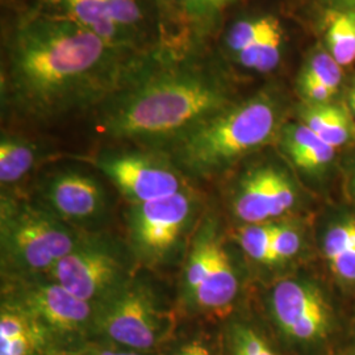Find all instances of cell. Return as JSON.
I'll return each mask as SVG.
<instances>
[{"label": "cell", "instance_id": "obj_1", "mask_svg": "<svg viewBox=\"0 0 355 355\" xmlns=\"http://www.w3.org/2000/svg\"><path fill=\"white\" fill-rule=\"evenodd\" d=\"M157 51L120 48L76 23L26 7L3 29V117L40 127L94 112L127 86Z\"/></svg>", "mask_w": 355, "mask_h": 355}, {"label": "cell", "instance_id": "obj_2", "mask_svg": "<svg viewBox=\"0 0 355 355\" xmlns=\"http://www.w3.org/2000/svg\"><path fill=\"white\" fill-rule=\"evenodd\" d=\"M233 73L207 44L162 46L127 86L92 112L95 132L119 145L164 150L241 98Z\"/></svg>", "mask_w": 355, "mask_h": 355}, {"label": "cell", "instance_id": "obj_3", "mask_svg": "<svg viewBox=\"0 0 355 355\" xmlns=\"http://www.w3.org/2000/svg\"><path fill=\"white\" fill-rule=\"evenodd\" d=\"M292 108L284 89L270 83L207 117L162 152L191 182L223 177L274 146Z\"/></svg>", "mask_w": 355, "mask_h": 355}, {"label": "cell", "instance_id": "obj_4", "mask_svg": "<svg viewBox=\"0 0 355 355\" xmlns=\"http://www.w3.org/2000/svg\"><path fill=\"white\" fill-rule=\"evenodd\" d=\"M257 315L284 355H338L347 345L352 320L333 286L304 268L271 280Z\"/></svg>", "mask_w": 355, "mask_h": 355}, {"label": "cell", "instance_id": "obj_5", "mask_svg": "<svg viewBox=\"0 0 355 355\" xmlns=\"http://www.w3.org/2000/svg\"><path fill=\"white\" fill-rule=\"evenodd\" d=\"M236 248L221 216L205 209L182 261L178 292L182 318L218 324L241 308L243 274Z\"/></svg>", "mask_w": 355, "mask_h": 355}, {"label": "cell", "instance_id": "obj_6", "mask_svg": "<svg viewBox=\"0 0 355 355\" xmlns=\"http://www.w3.org/2000/svg\"><path fill=\"white\" fill-rule=\"evenodd\" d=\"M83 236V232L67 225L32 196L16 191H1V279L48 275Z\"/></svg>", "mask_w": 355, "mask_h": 355}, {"label": "cell", "instance_id": "obj_7", "mask_svg": "<svg viewBox=\"0 0 355 355\" xmlns=\"http://www.w3.org/2000/svg\"><path fill=\"white\" fill-rule=\"evenodd\" d=\"M225 192L236 227L304 216L313 204L311 192L277 150L258 153L241 164Z\"/></svg>", "mask_w": 355, "mask_h": 355}, {"label": "cell", "instance_id": "obj_8", "mask_svg": "<svg viewBox=\"0 0 355 355\" xmlns=\"http://www.w3.org/2000/svg\"><path fill=\"white\" fill-rule=\"evenodd\" d=\"M205 211L192 186L174 195L129 205L125 241L141 270H164L183 261Z\"/></svg>", "mask_w": 355, "mask_h": 355}, {"label": "cell", "instance_id": "obj_9", "mask_svg": "<svg viewBox=\"0 0 355 355\" xmlns=\"http://www.w3.org/2000/svg\"><path fill=\"white\" fill-rule=\"evenodd\" d=\"M179 309L140 272L120 292L95 306L94 340L155 353L180 328Z\"/></svg>", "mask_w": 355, "mask_h": 355}, {"label": "cell", "instance_id": "obj_10", "mask_svg": "<svg viewBox=\"0 0 355 355\" xmlns=\"http://www.w3.org/2000/svg\"><path fill=\"white\" fill-rule=\"evenodd\" d=\"M28 8L86 28L130 51L162 48V29L153 0H32Z\"/></svg>", "mask_w": 355, "mask_h": 355}, {"label": "cell", "instance_id": "obj_11", "mask_svg": "<svg viewBox=\"0 0 355 355\" xmlns=\"http://www.w3.org/2000/svg\"><path fill=\"white\" fill-rule=\"evenodd\" d=\"M141 271L125 239L101 230L85 233L48 277L94 306L121 291Z\"/></svg>", "mask_w": 355, "mask_h": 355}, {"label": "cell", "instance_id": "obj_12", "mask_svg": "<svg viewBox=\"0 0 355 355\" xmlns=\"http://www.w3.org/2000/svg\"><path fill=\"white\" fill-rule=\"evenodd\" d=\"M23 308L57 345L74 352L94 340L95 306L79 299L48 275L1 279V297Z\"/></svg>", "mask_w": 355, "mask_h": 355}, {"label": "cell", "instance_id": "obj_13", "mask_svg": "<svg viewBox=\"0 0 355 355\" xmlns=\"http://www.w3.org/2000/svg\"><path fill=\"white\" fill-rule=\"evenodd\" d=\"M89 162L129 205L166 198L192 186L168 154L157 149L119 145L103 149Z\"/></svg>", "mask_w": 355, "mask_h": 355}, {"label": "cell", "instance_id": "obj_14", "mask_svg": "<svg viewBox=\"0 0 355 355\" xmlns=\"http://www.w3.org/2000/svg\"><path fill=\"white\" fill-rule=\"evenodd\" d=\"M67 225L83 233L104 230L111 200L99 178L78 167H60L41 174L31 195Z\"/></svg>", "mask_w": 355, "mask_h": 355}, {"label": "cell", "instance_id": "obj_15", "mask_svg": "<svg viewBox=\"0 0 355 355\" xmlns=\"http://www.w3.org/2000/svg\"><path fill=\"white\" fill-rule=\"evenodd\" d=\"M288 45V31L278 15L246 13L223 29L218 54L233 70L271 76L284 64Z\"/></svg>", "mask_w": 355, "mask_h": 355}, {"label": "cell", "instance_id": "obj_16", "mask_svg": "<svg viewBox=\"0 0 355 355\" xmlns=\"http://www.w3.org/2000/svg\"><path fill=\"white\" fill-rule=\"evenodd\" d=\"M315 253L330 284L355 296V207L345 203L324 208L313 220Z\"/></svg>", "mask_w": 355, "mask_h": 355}, {"label": "cell", "instance_id": "obj_17", "mask_svg": "<svg viewBox=\"0 0 355 355\" xmlns=\"http://www.w3.org/2000/svg\"><path fill=\"white\" fill-rule=\"evenodd\" d=\"M274 149L315 195L328 190L331 180L340 174L338 150L293 117L283 124Z\"/></svg>", "mask_w": 355, "mask_h": 355}, {"label": "cell", "instance_id": "obj_18", "mask_svg": "<svg viewBox=\"0 0 355 355\" xmlns=\"http://www.w3.org/2000/svg\"><path fill=\"white\" fill-rule=\"evenodd\" d=\"M346 74L325 48L318 44L306 53L295 79V94L299 102L308 104L343 99Z\"/></svg>", "mask_w": 355, "mask_h": 355}, {"label": "cell", "instance_id": "obj_19", "mask_svg": "<svg viewBox=\"0 0 355 355\" xmlns=\"http://www.w3.org/2000/svg\"><path fill=\"white\" fill-rule=\"evenodd\" d=\"M61 353L51 336L23 308L0 299V355Z\"/></svg>", "mask_w": 355, "mask_h": 355}, {"label": "cell", "instance_id": "obj_20", "mask_svg": "<svg viewBox=\"0 0 355 355\" xmlns=\"http://www.w3.org/2000/svg\"><path fill=\"white\" fill-rule=\"evenodd\" d=\"M51 157V148L45 142L15 130L3 129L0 135L1 191H16Z\"/></svg>", "mask_w": 355, "mask_h": 355}, {"label": "cell", "instance_id": "obj_21", "mask_svg": "<svg viewBox=\"0 0 355 355\" xmlns=\"http://www.w3.org/2000/svg\"><path fill=\"white\" fill-rule=\"evenodd\" d=\"M292 117L309 128L336 150L355 148V119L346 104L340 101L293 104Z\"/></svg>", "mask_w": 355, "mask_h": 355}, {"label": "cell", "instance_id": "obj_22", "mask_svg": "<svg viewBox=\"0 0 355 355\" xmlns=\"http://www.w3.org/2000/svg\"><path fill=\"white\" fill-rule=\"evenodd\" d=\"M223 355H284L257 312L240 308L218 322Z\"/></svg>", "mask_w": 355, "mask_h": 355}, {"label": "cell", "instance_id": "obj_23", "mask_svg": "<svg viewBox=\"0 0 355 355\" xmlns=\"http://www.w3.org/2000/svg\"><path fill=\"white\" fill-rule=\"evenodd\" d=\"M272 252L275 278L300 268L309 254L315 253L313 221L305 215L278 220L272 237Z\"/></svg>", "mask_w": 355, "mask_h": 355}, {"label": "cell", "instance_id": "obj_24", "mask_svg": "<svg viewBox=\"0 0 355 355\" xmlns=\"http://www.w3.org/2000/svg\"><path fill=\"white\" fill-rule=\"evenodd\" d=\"M241 0H183V26L189 45H205L223 26V17Z\"/></svg>", "mask_w": 355, "mask_h": 355}, {"label": "cell", "instance_id": "obj_25", "mask_svg": "<svg viewBox=\"0 0 355 355\" xmlns=\"http://www.w3.org/2000/svg\"><path fill=\"white\" fill-rule=\"evenodd\" d=\"M322 46L343 69L355 64V12L322 10Z\"/></svg>", "mask_w": 355, "mask_h": 355}, {"label": "cell", "instance_id": "obj_26", "mask_svg": "<svg viewBox=\"0 0 355 355\" xmlns=\"http://www.w3.org/2000/svg\"><path fill=\"white\" fill-rule=\"evenodd\" d=\"M277 221L234 227L232 239L240 253L254 267L277 274L275 258L272 252V237Z\"/></svg>", "mask_w": 355, "mask_h": 355}, {"label": "cell", "instance_id": "obj_27", "mask_svg": "<svg viewBox=\"0 0 355 355\" xmlns=\"http://www.w3.org/2000/svg\"><path fill=\"white\" fill-rule=\"evenodd\" d=\"M162 355H223L218 324L215 329L205 325L178 329L173 340L161 350Z\"/></svg>", "mask_w": 355, "mask_h": 355}, {"label": "cell", "instance_id": "obj_28", "mask_svg": "<svg viewBox=\"0 0 355 355\" xmlns=\"http://www.w3.org/2000/svg\"><path fill=\"white\" fill-rule=\"evenodd\" d=\"M162 29V46L184 48L186 41L183 26V0H153Z\"/></svg>", "mask_w": 355, "mask_h": 355}, {"label": "cell", "instance_id": "obj_29", "mask_svg": "<svg viewBox=\"0 0 355 355\" xmlns=\"http://www.w3.org/2000/svg\"><path fill=\"white\" fill-rule=\"evenodd\" d=\"M78 350H80L85 355H162L161 352H155V353L139 352V350L127 349L123 346H117L114 343H105L102 340H91Z\"/></svg>", "mask_w": 355, "mask_h": 355}, {"label": "cell", "instance_id": "obj_30", "mask_svg": "<svg viewBox=\"0 0 355 355\" xmlns=\"http://www.w3.org/2000/svg\"><path fill=\"white\" fill-rule=\"evenodd\" d=\"M350 150L345 161H341L340 175L346 203L355 207V148Z\"/></svg>", "mask_w": 355, "mask_h": 355}, {"label": "cell", "instance_id": "obj_31", "mask_svg": "<svg viewBox=\"0 0 355 355\" xmlns=\"http://www.w3.org/2000/svg\"><path fill=\"white\" fill-rule=\"evenodd\" d=\"M321 10H345L355 12V0H316Z\"/></svg>", "mask_w": 355, "mask_h": 355}, {"label": "cell", "instance_id": "obj_32", "mask_svg": "<svg viewBox=\"0 0 355 355\" xmlns=\"http://www.w3.org/2000/svg\"><path fill=\"white\" fill-rule=\"evenodd\" d=\"M343 102L346 104V107L355 119V76L346 82V86L343 89Z\"/></svg>", "mask_w": 355, "mask_h": 355}, {"label": "cell", "instance_id": "obj_33", "mask_svg": "<svg viewBox=\"0 0 355 355\" xmlns=\"http://www.w3.org/2000/svg\"><path fill=\"white\" fill-rule=\"evenodd\" d=\"M350 347L355 349V312L354 316L352 318V322H350V331H349V340H347V345Z\"/></svg>", "mask_w": 355, "mask_h": 355}, {"label": "cell", "instance_id": "obj_34", "mask_svg": "<svg viewBox=\"0 0 355 355\" xmlns=\"http://www.w3.org/2000/svg\"><path fill=\"white\" fill-rule=\"evenodd\" d=\"M338 355H355V349L350 346H346V347H343V350H341V353Z\"/></svg>", "mask_w": 355, "mask_h": 355}, {"label": "cell", "instance_id": "obj_35", "mask_svg": "<svg viewBox=\"0 0 355 355\" xmlns=\"http://www.w3.org/2000/svg\"><path fill=\"white\" fill-rule=\"evenodd\" d=\"M54 355H85L80 350H74V352H62V353H57Z\"/></svg>", "mask_w": 355, "mask_h": 355}]
</instances>
